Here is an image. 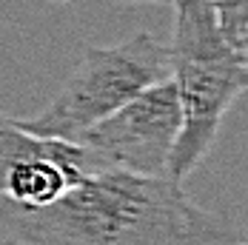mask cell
Instances as JSON below:
<instances>
[{"mask_svg": "<svg viewBox=\"0 0 248 245\" xmlns=\"http://www.w3.org/2000/svg\"><path fill=\"white\" fill-rule=\"evenodd\" d=\"M0 237L15 245H223L228 231L183 183L106 166L43 208L0 202Z\"/></svg>", "mask_w": 248, "mask_h": 245, "instance_id": "1", "label": "cell"}, {"mask_svg": "<svg viewBox=\"0 0 248 245\" xmlns=\"http://www.w3.org/2000/svg\"><path fill=\"white\" fill-rule=\"evenodd\" d=\"M180 131L166 177L183 183L217 143L228 108L248 83V57L228 43L208 0H177L169 43Z\"/></svg>", "mask_w": 248, "mask_h": 245, "instance_id": "2", "label": "cell"}, {"mask_svg": "<svg viewBox=\"0 0 248 245\" xmlns=\"http://www.w3.org/2000/svg\"><path fill=\"white\" fill-rule=\"evenodd\" d=\"M171 74L169 46L137 31L114 46H89L72 77L51 97V103L34 117H15L17 125L46 140L77 143L83 134L137 97L143 89L166 80Z\"/></svg>", "mask_w": 248, "mask_h": 245, "instance_id": "3", "label": "cell"}, {"mask_svg": "<svg viewBox=\"0 0 248 245\" xmlns=\"http://www.w3.org/2000/svg\"><path fill=\"white\" fill-rule=\"evenodd\" d=\"M177 131L180 106L171 77H166L94 122L83 134L80 146L94 151L111 168L143 177H166Z\"/></svg>", "mask_w": 248, "mask_h": 245, "instance_id": "4", "label": "cell"}, {"mask_svg": "<svg viewBox=\"0 0 248 245\" xmlns=\"http://www.w3.org/2000/svg\"><path fill=\"white\" fill-rule=\"evenodd\" d=\"M228 43L248 57V0H208Z\"/></svg>", "mask_w": 248, "mask_h": 245, "instance_id": "5", "label": "cell"}, {"mask_svg": "<svg viewBox=\"0 0 248 245\" xmlns=\"http://www.w3.org/2000/svg\"><path fill=\"white\" fill-rule=\"evenodd\" d=\"M54 6H66V3H75V0H46ZM117 3H157V6H174L177 0H117Z\"/></svg>", "mask_w": 248, "mask_h": 245, "instance_id": "6", "label": "cell"}, {"mask_svg": "<svg viewBox=\"0 0 248 245\" xmlns=\"http://www.w3.org/2000/svg\"><path fill=\"white\" fill-rule=\"evenodd\" d=\"M0 245H15V243H9V240H3V237H0Z\"/></svg>", "mask_w": 248, "mask_h": 245, "instance_id": "7", "label": "cell"}]
</instances>
